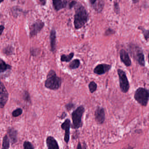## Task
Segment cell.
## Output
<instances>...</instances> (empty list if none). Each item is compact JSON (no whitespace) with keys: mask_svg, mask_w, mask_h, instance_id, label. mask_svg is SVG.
<instances>
[{"mask_svg":"<svg viewBox=\"0 0 149 149\" xmlns=\"http://www.w3.org/2000/svg\"><path fill=\"white\" fill-rule=\"evenodd\" d=\"M62 85V79L57 75L53 70H50L48 72L45 82V86L51 90H58Z\"/></svg>","mask_w":149,"mask_h":149,"instance_id":"1","label":"cell"},{"mask_svg":"<svg viewBox=\"0 0 149 149\" xmlns=\"http://www.w3.org/2000/svg\"><path fill=\"white\" fill-rule=\"evenodd\" d=\"M88 20V14L85 8L80 5L76 8L74 16V26L76 29L82 28Z\"/></svg>","mask_w":149,"mask_h":149,"instance_id":"2","label":"cell"},{"mask_svg":"<svg viewBox=\"0 0 149 149\" xmlns=\"http://www.w3.org/2000/svg\"><path fill=\"white\" fill-rule=\"evenodd\" d=\"M85 108L83 106L78 107L72 113V128L78 129L82 127V117L85 113Z\"/></svg>","mask_w":149,"mask_h":149,"instance_id":"3","label":"cell"},{"mask_svg":"<svg viewBox=\"0 0 149 149\" xmlns=\"http://www.w3.org/2000/svg\"><path fill=\"white\" fill-rule=\"evenodd\" d=\"M134 98L140 105L146 106L149 100V91L143 87H139L135 92Z\"/></svg>","mask_w":149,"mask_h":149,"instance_id":"4","label":"cell"},{"mask_svg":"<svg viewBox=\"0 0 149 149\" xmlns=\"http://www.w3.org/2000/svg\"><path fill=\"white\" fill-rule=\"evenodd\" d=\"M117 73L119 76L121 91L122 92L126 93L129 90L130 85L126 72L123 70L119 69L117 70Z\"/></svg>","mask_w":149,"mask_h":149,"instance_id":"5","label":"cell"},{"mask_svg":"<svg viewBox=\"0 0 149 149\" xmlns=\"http://www.w3.org/2000/svg\"><path fill=\"white\" fill-rule=\"evenodd\" d=\"M132 48L133 50H131L132 51V54L134 58L136 60L140 65L143 66H145V57L142 49L138 46H134V48Z\"/></svg>","mask_w":149,"mask_h":149,"instance_id":"6","label":"cell"},{"mask_svg":"<svg viewBox=\"0 0 149 149\" xmlns=\"http://www.w3.org/2000/svg\"><path fill=\"white\" fill-rule=\"evenodd\" d=\"M8 99V93L2 82L0 80V108H3Z\"/></svg>","mask_w":149,"mask_h":149,"instance_id":"7","label":"cell"},{"mask_svg":"<svg viewBox=\"0 0 149 149\" xmlns=\"http://www.w3.org/2000/svg\"><path fill=\"white\" fill-rule=\"evenodd\" d=\"M44 23L42 21H37L33 23L30 28V37H33L36 36L43 28Z\"/></svg>","mask_w":149,"mask_h":149,"instance_id":"8","label":"cell"},{"mask_svg":"<svg viewBox=\"0 0 149 149\" xmlns=\"http://www.w3.org/2000/svg\"><path fill=\"white\" fill-rule=\"evenodd\" d=\"M95 120L99 124H102L106 119L104 108L102 107L98 106L95 112Z\"/></svg>","mask_w":149,"mask_h":149,"instance_id":"9","label":"cell"},{"mask_svg":"<svg viewBox=\"0 0 149 149\" xmlns=\"http://www.w3.org/2000/svg\"><path fill=\"white\" fill-rule=\"evenodd\" d=\"M71 126V121L69 119H66L64 122L62 123L61 126L62 129L65 131L64 140L67 144L69 143L70 140V129Z\"/></svg>","mask_w":149,"mask_h":149,"instance_id":"10","label":"cell"},{"mask_svg":"<svg viewBox=\"0 0 149 149\" xmlns=\"http://www.w3.org/2000/svg\"><path fill=\"white\" fill-rule=\"evenodd\" d=\"M111 67L112 66L110 65L105 64H100L95 67L93 72L97 75H102L109 71Z\"/></svg>","mask_w":149,"mask_h":149,"instance_id":"11","label":"cell"},{"mask_svg":"<svg viewBox=\"0 0 149 149\" xmlns=\"http://www.w3.org/2000/svg\"><path fill=\"white\" fill-rule=\"evenodd\" d=\"M120 58L121 61L126 66H130L131 65V60L127 53L125 50H122L120 51Z\"/></svg>","mask_w":149,"mask_h":149,"instance_id":"12","label":"cell"},{"mask_svg":"<svg viewBox=\"0 0 149 149\" xmlns=\"http://www.w3.org/2000/svg\"><path fill=\"white\" fill-rule=\"evenodd\" d=\"M46 145L49 149H59L58 142L54 137L52 136H48L46 140Z\"/></svg>","mask_w":149,"mask_h":149,"instance_id":"13","label":"cell"},{"mask_svg":"<svg viewBox=\"0 0 149 149\" xmlns=\"http://www.w3.org/2000/svg\"><path fill=\"white\" fill-rule=\"evenodd\" d=\"M50 38L51 50L54 52L56 48V31L55 29L52 30L50 35Z\"/></svg>","mask_w":149,"mask_h":149,"instance_id":"14","label":"cell"},{"mask_svg":"<svg viewBox=\"0 0 149 149\" xmlns=\"http://www.w3.org/2000/svg\"><path fill=\"white\" fill-rule=\"evenodd\" d=\"M52 1L54 8L57 11L65 8L66 5V1L64 0H52Z\"/></svg>","mask_w":149,"mask_h":149,"instance_id":"15","label":"cell"},{"mask_svg":"<svg viewBox=\"0 0 149 149\" xmlns=\"http://www.w3.org/2000/svg\"><path fill=\"white\" fill-rule=\"evenodd\" d=\"M11 66L6 64L4 60L0 58V73L5 72L8 70H11Z\"/></svg>","mask_w":149,"mask_h":149,"instance_id":"16","label":"cell"},{"mask_svg":"<svg viewBox=\"0 0 149 149\" xmlns=\"http://www.w3.org/2000/svg\"><path fill=\"white\" fill-rule=\"evenodd\" d=\"M9 135L12 143H15L17 141V132L14 129H9L8 131Z\"/></svg>","mask_w":149,"mask_h":149,"instance_id":"17","label":"cell"},{"mask_svg":"<svg viewBox=\"0 0 149 149\" xmlns=\"http://www.w3.org/2000/svg\"><path fill=\"white\" fill-rule=\"evenodd\" d=\"M80 61L79 59H74L70 63L69 65V68L71 70H74L79 67Z\"/></svg>","mask_w":149,"mask_h":149,"instance_id":"18","label":"cell"},{"mask_svg":"<svg viewBox=\"0 0 149 149\" xmlns=\"http://www.w3.org/2000/svg\"><path fill=\"white\" fill-rule=\"evenodd\" d=\"M74 52H71L68 55L63 54L61 56V61L62 62H70L74 57Z\"/></svg>","mask_w":149,"mask_h":149,"instance_id":"19","label":"cell"},{"mask_svg":"<svg viewBox=\"0 0 149 149\" xmlns=\"http://www.w3.org/2000/svg\"><path fill=\"white\" fill-rule=\"evenodd\" d=\"M3 53L8 56L12 55L14 53V48L11 45H8L3 49Z\"/></svg>","mask_w":149,"mask_h":149,"instance_id":"20","label":"cell"},{"mask_svg":"<svg viewBox=\"0 0 149 149\" xmlns=\"http://www.w3.org/2000/svg\"><path fill=\"white\" fill-rule=\"evenodd\" d=\"M88 87L90 93L92 94L93 93L97 90V84L95 81H91L88 84Z\"/></svg>","mask_w":149,"mask_h":149,"instance_id":"21","label":"cell"},{"mask_svg":"<svg viewBox=\"0 0 149 149\" xmlns=\"http://www.w3.org/2000/svg\"><path fill=\"white\" fill-rule=\"evenodd\" d=\"M10 147V141L8 136L5 135L3 139L2 148L8 149Z\"/></svg>","mask_w":149,"mask_h":149,"instance_id":"22","label":"cell"},{"mask_svg":"<svg viewBox=\"0 0 149 149\" xmlns=\"http://www.w3.org/2000/svg\"><path fill=\"white\" fill-rule=\"evenodd\" d=\"M103 6H104V3H103V1H99L97 4L95 3L94 5V7L95 10L100 12V11L102 10Z\"/></svg>","mask_w":149,"mask_h":149,"instance_id":"23","label":"cell"},{"mask_svg":"<svg viewBox=\"0 0 149 149\" xmlns=\"http://www.w3.org/2000/svg\"><path fill=\"white\" fill-rule=\"evenodd\" d=\"M138 29L141 30L142 31L145 40H148L149 38V30H146L142 27H139Z\"/></svg>","mask_w":149,"mask_h":149,"instance_id":"24","label":"cell"},{"mask_svg":"<svg viewBox=\"0 0 149 149\" xmlns=\"http://www.w3.org/2000/svg\"><path fill=\"white\" fill-rule=\"evenodd\" d=\"M23 113V110L22 108H17L14 110L12 113V116L14 117H18L22 114Z\"/></svg>","mask_w":149,"mask_h":149,"instance_id":"25","label":"cell"},{"mask_svg":"<svg viewBox=\"0 0 149 149\" xmlns=\"http://www.w3.org/2000/svg\"><path fill=\"white\" fill-rule=\"evenodd\" d=\"M23 147L24 149H35L33 145L29 141L24 142V143Z\"/></svg>","mask_w":149,"mask_h":149,"instance_id":"26","label":"cell"},{"mask_svg":"<svg viewBox=\"0 0 149 149\" xmlns=\"http://www.w3.org/2000/svg\"><path fill=\"white\" fill-rule=\"evenodd\" d=\"M114 10L115 12L117 14H119L120 12V8L119 4L117 2H115L114 3Z\"/></svg>","mask_w":149,"mask_h":149,"instance_id":"27","label":"cell"},{"mask_svg":"<svg viewBox=\"0 0 149 149\" xmlns=\"http://www.w3.org/2000/svg\"><path fill=\"white\" fill-rule=\"evenodd\" d=\"M74 105L72 103H69L68 104H66L65 105V107L67 110L68 111H70V110H71L72 109L74 108Z\"/></svg>","mask_w":149,"mask_h":149,"instance_id":"28","label":"cell"},{"mask_svg":"<svg viewBox=\"0 0 149 149\" xmlns=\"http://www.w3.org/2000/svg\"><path fill=\"white\" fill-rule=\"evenodd\" d=\"M115 33V31L111 29H109L107 31H106V34L107 35H113Z\"/></svg>","mask_w":149,"mask_h":149,"instance_id":"29","label":"cell"},{"mask_svg":"<svg viewBox=\"0 0 149 149\" xmlns=\"http://www.w3.org/2000/svg\"><path fill=\"white\" fill-rule=\"evenodd\" d=\"M24 98H25V100L28 101H31L30 97L29 94L28 92H26L24 94Z\"/></svg>","mask_w":149,"mask_h":149,"instance_id":"30","label":"cell"},{"mask_svg":"<svg viewBox=\"0 0 149 149\" xmlns=\"http://www.w3.org/2000/svg\"><path fill=\"white\" fill-rule=\"evenodd\" d=\"M76 2L75 1H72L69 4V7H70V8H72L73 6L76 4Z\"/></svg>","mask_w":149,"mask_h":149,"instance_id":"31","label":"cell"},{"mask_svg":"<svg viewBox=\"0 0 149 149\" xmlns=\"http://www.w3.org/2000/svg\"><path fill=\"white\" fill-rule=\"evenodd\" d=\"M4 25H0V36L2 34L3 32V31H4Z\"/></svg>","mask_w":149,"mask_h":149,"instance_id":"32","label":"cell"},{"mask_svg":"<svg viewBox=\"0 0 149 149\" xmlns=\"http://www.w3.org/2000/svg\"><path fill=\"white\" fill-rule=\"evenodd\" d=\"M66 116H67V114H66L65 112H63V113L62 114V115H61L60 118H61V120H63V119H64Z\"/></svg>","mask_w":149,"mask_h":149,"instance_id":"33","label":"cell"},{"mask_svg":"<svg viewBox=\"0 0 149 149\" xmlns=\"http://www.w3.org/2000/svg\"><path fill=\"white\" fill-rule=\"evenodd\" d=\"M88 1H89V3H90V4H92V5H94L95 4L97 0H88Z\"/></svg>","mask_w":149,"mask_h":149,"instance_id":"34","label":"cell"},{"mask_svg":"<svg viewBox=\"0 0 149 149\" xmlns=\"http://www.w3.org/2000/svg\"><path fill=\"white\" fill-rule=\"evenodd\" d=\"M77 148V149L82 148V147H81V144L80 143H78V146H77V148Z\"/></svg>","mask_w":149,"mask_h":149,"instance_id":"35","label":"cell"},{"mask_svg":"<svg viewBox=\"0 0 149 149\" xmlns=\"http://www.w3.org/2000/svg\"><path fill=\"white\" fill-rule=\"evenodd\" d=\"M40 1L42 5H44L46 3V0H40Z\"/></svg>","mask_w":149,"mask_h":149,"instance_id":"36","label":"cell"},{"mask_svg":"<svg viewBox=\"0 0 149 149\" xmlns=\"http://www.w3.org/2000/svg\"><path fill=\"white\" fill-rule=\"evenodd\" d=\"M140 1H141V0H132L133 2L134 3H137L139 2Z\"/></svg>","mask_w":149,"mask_h":149,"instance_id":"37","label":"cell"},{"mask_svg":"<svg viewBox=\"0 0 149 149\" xmlns=\"http://www.w3.org/2000/svg\"><path fill=\"white\" fill-rule=\"evenodd\" d=\"M3 1H4V0H0V4H1L2 2H3Z\"/></svg>","mask_w":149,"mask_h":149,"instance_id":"38","label":"cell"},{"mask_svg":"<svg viewBox=\"0 0 149 149\" xmlns=\"http://www.w3.org/2000/svg\"><path fill=\"white\" fill-rule=\"evenodd\" d=\"M148 61H149V53L148 55Z\"/></svg>","mask_w":149,"mask_h":149,"instance_id":"39","label":"cell"},{"mask_svg":"<svg viewBox=\"0 0 149 149\" xmlns=\"http://www.w3.org/2000/svg\"><path fill=\"white\" fill-rule=\"evenodd\" d=\"M12 1H15V0H11Z\"/></svg>","mask_w":149,"mask_h":149,"instance_id":"40","label":"cell"},{"mask_svg":"<svg viewBox=\"0 0 149 149\" xmlns=\"http://www.w3.org/2000/svg\"><path fill=\"white\" fill-rule=\"evenodd\" d=\"M110 1H112V0H110Z\"/></svg>","mask_w":149,"mask_h":149,"instance_id":"41","label":"cell"},{"mask_svg":"<svg viewBox=\"0 0 149 149\" xmlns=\"http://www.w3.org/2000/svg\"></svg>","mask_w":149,"mask_h":149,"instance_id":"42","label":"cell"}]
</instances>
